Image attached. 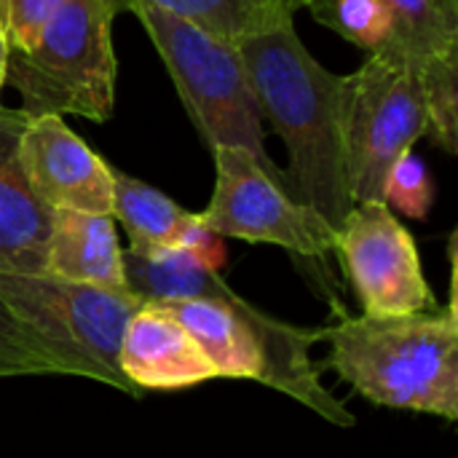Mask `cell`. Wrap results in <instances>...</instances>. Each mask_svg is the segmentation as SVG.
<instances>
[{
  "label": "cell",
  "instance_id": "1",
  "mask_svg": "<svg viewBox=\"0 0 458 458\" xmlns=\"http://www.w3.org/2000/svg\"><path fill=\"white\" fill-rule=\"evenodd\" d=\"M123 274L134 295L164 306L191 333L217 378L260 381L335 427H354V416L322 386L311 362V346L322 341V330L274 319L182 247L123 250Z\"/></svg>",
  "mask_w": 458,
  "mask_h": 458
},
{
  "label": "cell",
  "instance_id": "2",
  "mask_svg": "<svg viewBox=\"0 0 458 458\" xmlns=\"http://www.w3.org/2000/svg\"><path fill=\"white\" fill-rule=\"evenodd\" d=\"M260 115L290 153L287 191L335 233L354 207L346 174L349 75L322 67L287 21L236 43Z\"/></svg>",
  "mask_w": 458,
  "mask_h": 458
},
{
  "label": "cell",
  "instance_id": "3",
  "mask_svg": "<svg viewBox=\"0 0 458 458\" xmlns=\"http://www.w3.org/2000/svg\"><path fill=\"white\" fill-rule=\"evenodd\" d=\"M322 330L327 365L360 397L397 411L458 419L456 287L445 309L411 317H352L335 306Z\"/></svg>",
  "mask_w": 458,
  "mask_h": 458
},
{
  "label": "cell",
  "instance_id": "4",
  "mask_svg": "<svg viewBox=\"0 0 458 458\" xmlns=\"http://www.w3.org/2000/svg\"><path fill=\"white\" fill-rule=\"evenodd\" d=\"M121 8L142 21L207 148H242L287 188V174L266 150L263 115L239 46L150 0H121Z\"/></svg>",
  "mask_w": 458,
  "mask_h": 458
},
{
  "label": "cell",
  "instance_id": "5",
  "mask_svg": "<svg viewBox=\"0 0 458 458\" xmlns=\"http://www.w3.org/2000/svg\"><path fill=\"white\" fill-rule=\"evenodd\" d=\"M121 0H64L35 46L8 48L5 86L21 113L107 121L115 110L113 16Z\"/></svg>",
  "mask_w": 458,
  "mask_h": 458
},
{
  "label": "cell",
  "instance_id": "6",
  "mask_svg": "<svg viewBox=\"0 0 458 458\" xmlns=\"http://www.w3.org/2000/svg\"><path fill=\"white\" fill-rule=\"evenodd\" d=\"M0 301L64 357L72 376L140 394L118 365L126 325L145 303L140 295L51 274L0 271Z\"/></svg>",
  "mask_w": 458,
  "mask_h": 458
},
{
  "label": "cell",
  "instance_id": "7",
  "mask_svg": "<svg viewBox=\"0 0 458 458\" xmlns=\"http://www.w3.org/2000/svg\"><path fill=\"white\" fill-rule=\"evenodd\" d=\"M346 174L354 204L384 201L392 164L427 134L419 70L400 54H370L349 75Z\"/></svg>",
  "mask_w": 458,
  "mask_h": 458
},
{
  "label": "cell",
  "instance_id": "8",
  "mask_svg": "<svg viewBox=\"0 0 458 458\" xmlns=\"http://www.w3.org/2000/svg\"><path fill=\"white\" fill-rule=\"evenodd\" d=\"M215 193L201 220L223 239L276 244L306 260L335 255V231L247 150L217 148Z\"/></svg>",
  "mask_w": 458,
  "mask_h": 458
},
{
  "label": "cell",
  "instance_id": "9",
  "mask_svg": "<svg viewBox=\"0 0 458 458\" xmlns=\"http://www.w3.org/2000/svg\"><path fill=\"white\" fill-rule=\"evenodd\" d=\"M335 255L368 317L435 311L419 247L384 201L354 204L335 233Z\"/></svg>",
  "mask_w": 458,
  "mask_h": 458
},
{
  "label": "cell",
  "instance_id": "10",
  "mask_svg": "<svg viewBox=\"0 0 458 458\" xmlns=\"http://www.w3.org/2000/svg\"><path fill=\"white\" fill-rule=\"evenodd\" d=\"M19 164L30 188L46 207L110 215V166L62 121V115H35L24 123Z\"/></svg>",
  "mask_w": 458,
  "mask_h": 458
},
{
  "label": "cell",
  "instance_id": "11",
  "mask_svg": "<svg viewBox=\"0 0 458 458\" xmlns=\"http://www.w3.org/2000/svg\"><path fill=\"white\" fill-rule=\"evenodd\" d=\"M118 365L137 392H177L217 378L215 365L191 333L164 306L150 301L129 319Z\"/></svg>",
  "mask_w": 458,
  "mask_h": 458
},
{
  "label": "cell",
  "instance_id": "12",
  "mask_svg": "<svg viewBox=\"0 0 458 458\" xmlns=\"http://www.w3.org/2000/svg\"><path fill=\"white\" fill-rule=\"evenodd\" d=\"M30 118L0 107V271L46 274L54 209L30 188L19 164V137Z\"/></svg>",
  "mask_w": 458,
  "mask_h": 458
},
{
  "label": "cell",
  "instance_id": "13",
  "mask_svg": "<svg viewBox=\"0 0 458 458\" xmlns=\"http://www.w3.org/2000/svg\"><path fill=\"white\" fill-rule=\"evenodd\" d=\"M46 274L107 290H129L115 220L110 215L54 209Z\"/></svg>",
  "mask_w": 458,
  "mask_h": 458
},
{
  "label": "cell",
  "instance_id": "14",
  "mask_svg": "<svg viewBox=\"0 0 458 458\" xmlns=\"http://www.w3.org/2000/svg\"><path fill=\"white\" fill-rule=\"evenodd\" d=\"M113 177V209L110 217H115L126 236L129 250L134 252H156L166 247H177L180 231L185 220L191 217L188 209L174 204L161 191L150 188L142 180L129 177L121 169L110 166Z\"/></svg>",
  "mask_w": 458,
  "mask_h": 458
},
{
  "label": "cell",
  "instance_id": "15",
  "mask_svg": "<svg viewBox=\"0 0 458 458\" xmlns=\"http://www.w3.org/2000/svg\"><path fill=\"white\" fill-rule=\"evenodd\" d=\"M150 3L231 43L282 27L293 21L298 8H303V0H150Z\"/></svg>",
  "mask_w": 458,
  "mask_h": 458
},
{
  "label": "cell",
  "instance_id": "16",
  "mask_svg": "<svg viewBox=\"0 0 458 458\" xmlns=\"http://www.w3.org/2000/svg\"><path fill=\"white\" fill-rule=\"evenodd\" d=\"M397 32V51L416 70L458 48V5L451 0H384Z\"/></svg>",
  "mask_w": 458,
  "mask_h": 458
},
{
  "label": "cell",
  "instance_id": "17",
  "mask_svg": "<svg viewBox=\"0 0 458 458\" xmlns=\"http://www.w3.org/2000/svg\"><path fill=\"white\" fill-rule=\"evenodd\" d=\"M311 16L368 54H400L394 19L384 0H303Z\"/></svg>",
  "mask_w": 458,
  "mask_h": 458
},
{
  "label": "cell",
  "instance_id": "18",
  "mask_svg": "<svg viewBox=\"0 0 458 458\" xmlns=\"http://www.w3.org/2000/svg\"><path fill=\"white\" fill-rule=\"evenodd\" d=\"M419 78L427 105V137L454 156L458 150V48L424 62Z\"/></svg>",
  "mask_w": 458,
  "mask_h": 458
},
{
  "label": "cell",
  "instance_id": "19",
  "mask_svg": "<svg viewBox=\"0 0 458 458\" xmlns=\"http://www.w3.org/2000/svg\"><path fill=\"white\" fill-rule=\"evenodd\" d=\"M72 376L64 357L0 301V378Z\"/></svg>",
  "mask_w": 458,
  "mask_h": 458
},
{
  "label": "cell",
  "instance_id": "20",
  "mask_svg": "<svg viewBox=\"0 0 458 458\" xmlns=\"http://www.w3.org/2000/svg\"><path fill=\"white\" fill-rule=\"evenodd\" d=\"M432 201H435V185L429 180L427 164L411 148L392 164L386 174L384 204L413 220H427Z\"/></svg>",
  "mask_w": 458,
  "mask_h": 458
},
{
  "label": "cell",
  "instance_id": "21",
  "mask_svg": "<svg viewBox=\"0 0 458 458\" xmlns=\"http://www.w3.org/2000/svg\"><path fill=\"white\" fill-rule=\"evenodd\" d=\"M64 0H0V16L8 48H30L62 8Z\"/></svg>",
  "mask_w": 458,
  "mask_h": 458
},
{
  "label": "cell",
  "instance_id": "22",
  "mask_svg": "<svg viewBox=\"0 0 458 458\" xmlns=\"http://www.w3.org/2000/svg\"><path fill=\"white\" fill-rule=\"evenodd\" d=\"M177 247H182L188 255H193L201 266H207L209 271H217L225 266V239L220 233H215L204 220L201 215L191 212V217L185 220L182 231H180V239H177Z\"/></svg>",
  "mask_w": 458,
  "mask_h": 458
},
{
  "label": "cell",
  "instance_id": "23",
  "mask_svg": "<svg viewBox=\"0 0 458 458\" xmlns=\"http://www.w3.org/2000/svg\"><path fill=\"white\" fill-rule=\"evenodd\" d=\"M5 56H8V40H5L3 16H0V91H3V86H5Z\"/></svg>",
  "mask_w": 458,
  "mask_h": 458
},
{
  "label": "cell",
  "instance_id": "24",
  "mask_svg": "<svg viewBox=\"0 0 458 458\" xmlns=\"http://www.w3.org/2000/svg\"><path fill=\"white\" fill-rule=\"evenodd\" d=\"M451 3H456V5H458V0H451Z\"/></svg>",
  "mask_w": 458,
  "mask_h": 458
}]
</instances>
